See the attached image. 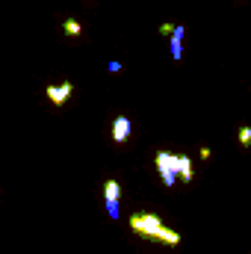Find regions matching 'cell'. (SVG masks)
<instances>
[{
    "instance_id": "obj_1",
    "label": "cell",
    "mask_w": 251,
    "mask_h": 254,
    "mask_svg": "<svg viewBox=\"0 0 251 254\" xmlns=\"http://www.w3.org/2000/svg\"><path fill=\"white\" fill-rule=\"evenodd\" d=\"M163 228H166V222L157 213H133L130 216V231L136 237H142V240H154L157 243V237H160Z\"/></svg>"
},
{
    "instance_id": "obj_2",
    "label": "cell",
    "mask_w": 251,
    "mask_h": 254,
    "mask_svg": "<svg viewBox=\"0 0 251 254\" xmlns=\"http://www.w3.org/2000/svg\"><path fill=\"white\" fill-rule=\"evenodd\" d=\"M154 166H157V172H160V178H163L166 187H175V184H178V157H175V154L160 151V154L154 157Z\"/></svg>"
},
{
    "instance_id": "obj_3",
    "label": "cell",
    "mask_w": 251,
    "mask_h": 254,
    "mask_svg": "<svg viewBox=\"0 0 251 254\" xmlns=\"http://www.w3.org/2000/svg\"><path fill=\"white\" fill-rule=\"evenodd\" d=\"M71 92H74V83H71V80H63V83H51V86L45 89V95H48V101H51L54 107H63V104H68Z\"/></svg>"
},
{
    "instance_id": "obj_4",
    "label": "cell",
    "mask_w": 251,
    "mask_h": 254,
    "mask_svg": "<svg viewBox=\"0 0 251 254\" xmlns=\"http://www.w3.org/2000/svg\"><path fill=\"white\" fill-rule=\"evenodd\" d=\"M104 201H107V213H110L113 219H119V201H122V187H119V181H116V178H110V181L104 184Z\"/></svg>"
},
{
    "instance_id": "obj_5",
    "label": "cell",
    "mask_w": 251,
    "mask_h": 254,
    "mask_svg": "<svg viewBox=\"0 0 251 254\" xmlns=\"http://www.w3.org/2000/svg\"><path fill=\"white\" fill-rule=\"evenodd\" d=\"M130 130H133L130 119H127V116H119V119L113 122L110 136H113V142H116V145H122V142H127V139H130Z\"/></svg>"
},
{
    "instance_id": "obj_6",
    "label": "cell",
    "mask_w": 251,
    "mask_h": 254,
    "mask_svg": "<svg viewBox=\"0 0 251 254\" xmlns=\"http://www.w3.org/2000/svg\"><path fill=\"white\" fill-rule=\"evenodd\" d=\"M184 36H187L184 27H175V30L169 33V51H172V60H175V63L184 60Z\"/></svg>"
},
{
    "instance_id": "obj_7",
    "label": "cell",
    "mask_w": 251,
    "mask_h": 254,
    "mask_svg": "<svg viewBox=\"0 0 251 254\" xmlns=\"http://www.w3.org/2000/svg\"><path fill=\"white\" fill-rule=\"evenodd\" d=\"M178 178H181L184 184H192V178H195V169H192L189 154H181V157H178Z\"/></svg>"
},
{
    "instance_id": "obj_8",
    "label": "cell",
    "mask_w": 251,
    "mask_h": 254,
    "mask_svg": "<svg viewBox=\"0 0 251 254\" xmlns=\"http://www.w3.org/2000/svg\"><path fill=\"white\" fill-rule=\"evenodd\" d=\"M63 33L68 39H77V36H83V24L74 21V18H68V21H63Z\"/></svg>"
},
{
    "instance_id": "obj_9",
    "label": "cell",
    "mask_w": 251,
    "mask_h": 254,
    "mask_svg": "<svg viewBox=\"0 0 251 254\" xmlns=\"http://www.w3.org/2000/svg\"><path fill=\"white\" fill-rule=\"evenodd\" d=\"M237 139H240V145H243V148H251V127L243 125L240 130H237Z\"/></svg>"
},
{
    "instance_id": "obj_10",
    "label": "cell",
    "mask_w": 251,
    "mask_h": 254,
    "mask_svg": "<svg viewBox=\"0 0 251 254\" xmlns=\"http://www.w3.org/2000/svg\"><path fill=\"white\" fill-rule=\"evenodd\" d=\"M198 154H201V160H210V157H213V151H210L207 145H201V148H198Z\"/></svg>"
},
{
    "instance_id": "obj_11",
    "label": "cell",
    "mask_w": 251,
    "mask_h": 254,
    "mask_svg": "<svg viewBox=\"0 0 251 254\" xmlns=\"http://www.w3.org/2000/svg\"><path fill=\"white\" fill-rule=\"evenodd\" d=\"M175 30V24H160V36H169Z\"/></svg>"
},
{
    "instance_id": "obj_12",
    "label": "cell",
    "mask_w": 251,
    "mask_h": 254,
    "mask_svg": "<svg viewBox=\"0 0 251 254\" xmlns=\"http://www.w3.org/2000/svg\"><path fill=\"white\" fill-rule=\"evenodd\" d=\"M240 3H243V0H240Z\"/></svg>"
}]
</instances>
